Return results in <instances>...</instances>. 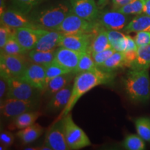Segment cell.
Returning a JSON list of instances; mask_svg holds the SVG:
<instances>
[{"mask_svg": "<svg viewBox=\"0 0 150 150\" xmlns=\"http://www.w3.org/2000/svg\"><path fill=\"white\" fill-rule=\"evenodd\" d=\"M114 79V74L104 71L99 67L95 70L78 73L76 74L69 102L61 112L57 120L63 118L71 112L79 99L91 89L98 86L110 83Z\"/></svg>", "mask_w": 150, "mask_h": 150, "instance_id": "obj_1", "label": "cell"}, {"mask_svg": "<svg viewBox=\"0 0 150 150\" xmlns=\"http://www.w3.org/2000/svg\"><path fill=\"white\" fill-rule=\"evenodd\" d=\"M127 96L136 102H147L150 99V79L148 70L130 69L123 79Z\"/></svg>", "mask_w": 150, "mask_h": 150, "instance_id": "obj_2", "label": "cell"}, {"mask_svg": "<svg viewBox=\"0 0 150 150\" xmlns=\"http://www.w3.org/2000/svg\"><path fill=\"white\" fill-rule=\"evenodd\" d=\"M70 12L71 7L62 3L35 11L29 18L35 28L55 30Z\"/></svg>", "mask_w": 150, "mask_h": 150, "instance_id": "obj_3", "label": "cell"}, {"mask_svg": "<svg viewBox=\"0 0 150 150\" xmlns=\"http://www.w3.org/2000/svg\"><path fill=\"white\" fill-rule=\"evenodd\" d=\"M97 21L91 22L80 18L71 11L55 29L62 33H96L102 27Z\"/></svg>", "mask_w": 150, "mask_h": 150, "instance_id": "obj_4", "label": "cell"}, {"mask_svg": "<svg viewBox=\"0 0 150 150\" xmlns=\"http://www.w3.org/2000/svg\"><path fill=\"white\" fill-rule=\"evenodd\" d=\"M30 63L25 55L0 54V75L6 79L21 77Z\"/></svg>", "mask_w": 150, "mask_h": 150, "instance_id": "obj_5", "label": "cell"}, {"mask_svg": "<svg viewBox=\"0 0 150 150\" xmlns=\"http://www.w3.org/2000/svg\"><path fill=\"white\" fill-rule=\"evenodd\" d=\"M65 136L70 149L78 150L91 145V142L83 129L73 120L70 112L63 118Z\"/></svg>", "mask_w": 150, "mask_h": 150, "instance_id": "obj_6", "label": "cell"}, {"mask_svg": "<svg viewBox=\"0 0 150 150\" xmlns=\"http://www.w3.org/2000/svg\"><path fill=\"white\" fill-rule=\"evenodd\" d=\"M40 106L39 100H22L5 99L0 104V113L4 120H13L20 114L36 110Z\"/></svg>", "mask_w": 150, "mask_h": 150, "instance_id": "obj_7", "label": "cell"}, {"mask_svg": "<svg viewBox=\"0 0 150 150\" xmlns=\"http://www.w3.org/2000/svg\"><path fill=\"white\" fill-rule=\"evenodd\" d=\"M8 81V91L6 99L22 100H39L42 91L35 88L20 77L10 78Z\"/></svg>", "mask_w": 150, "mask_h": 150, "instance_id": "obj_8", "label": "cell"}, {"mask_svg": "<svg viewBox=\"0 0 150 150\" xmlns=\"http://www.w3.org/2000/svg\"><path fill=\"white\" fill-rule=\"evenodd\" d=\"M45 145L52 150H70L65 136L63 119L57 120L49 127L46 131Z\"/></svg>", "mask_w": 150, "mask_h": 150, "instance_id": "obj_9", "label": "cell"}, {"mask_svg": "<svg viewBox=\"0 0 150 150\" xmlns=\"http://www.w3.org/2000/svg\"><path fill=\"white\" fill-rule=\"evenodd\" d=\"M95 33H63L60 47L84 52L91 45Z\"/></svg>", "mask_w": 150, "mask_h": 150, "instance_id": "obj_10", "label": "cell"}, {"mask_svg": "<svg viewBox=\"0 0 150 150\" xmlns=\"http://www.w3.org/2000/svg\"><path fill=\"white\" fill-rule=\"evenodd\" d=\"M71 11L80 18L91 22L97 21L99 6L94 0H70Z\"/></svg>", "mask_w": 150, "mask_h": 150, "instance_id": "obj_11", "label": "cell"}, {"mask_svg": "<svg viewBox=\"0 0 150 150\" xmlns=\"http://www.w3.org/2000/svg\"><path fill=\"white\" fill-rule=\"evenodd\" d=\"M129 18L127 15H125L115 10L106 11L99 13L97 21L107 30L124 29L128 24Z\"/></svg>", "mask_w": 150, "mask_h": 150, "instance_id": "obj_12", "label": "cell"}, {"mask_svg": "<svg viewBox=\"0 0 150 150\" xmlns=\"http://www.w3.org/2000/svg\"><path fill=\"white\" fill-rule=\"evenodd\" d=\"M1 23L13 29L21 27L35 28L31 20L27 15L16 8H7L2 13H0Z\"/></svg>", "mask_w": 150, "mask_h": 150, "instance_id": "obj_13", "label": "cell"}, {"mask_svg": "<svg viewBox=\"0 0 150 150\" xmlns=\"http://www.w3.org/2000/svg\"><path fill=\"white\" fill-rule=\"evenodd\" d=\"M42 93L46 87L45 68L42 65L30 62L25 72L20 77Z\"/></svg>", "mask_w": 150, "mask_h": 150, "instance_id": "obj_14", "label": "cell"}, {"mask_svg": "<svg viewBox=\"0 0 150 150\" xmlns=\"http://www.w3.org/2000/svg\"><path fill=\"white\" fill-rule=\"evenodd\" d=\"M83 54V52L59 47L56 50L54 61L65 69L74 73Z\"/></svg>", "mask_w": 150, "mask_h": 150, "instance_id": "obj_15", "label": "cell"}, {"mask_svg": "<svg viewBox=\"0 0 150 150\" xmlns=\"http://www.w3.org/2000/svg\"><path fill=\"white\" fill-rule=\"evenodd\" d=\"M40 29L31 27H21L15 29L13 36L20 45L27 51L35 48L40 38Z\"/></svg>", "mask_w": 150, "mask_h": 150, "instance_id": "obj_16", "label": "cell"}, {"mask_svg": "<svg viewBox=\"0 0 150 150\" xmlns=\"http://www.w3.org/2000/svg\"><path fill=\"white\" fill-rule=\"evenodd\" d=\"M63 33L55 30L40 29V38L35 46V50L52 51L60 47Z\"/></svg>", "mask_w": 150, "mask_h": 150, "instance_id": "obj_17", "label": "cell"}, {"mask_svg": "<svg viewBox=\"0 0 150 150\" xmlns=\"http://www.w3.org/2000/svg\"><path fill=\"white\" fill-rule=\"evenodd\" d=\"M73 83L69 84L54 94L47 104L45 109L50 112H57L62 111L68 104L72 95Z\"/></svg>", "mask_w": 150, "mask_h": 150, "instance_id": "obj_18", "label": "cell"}, {"mask_svg": "<svg viewBox=\"0 0 150 150\" xmlns=\"http://www.w3.org/2000/svg\"><path fill=\"white\" fill-rule=\"evenodd\" d=\"M74 75H76L74 73L70 72L61 74L52 79L47 84L45 89L42 92V94H44L45 97L51 98L54 94L63 89L67 84L71 83L75 78Z\"/></svg>", "mask_w": 150, "mask_h": 150, "instance_id": "obj_19", "label": "cell"}, {"mask_svg": "<svg viewBox=\"0 0 150 150\" xmlns=\"http://www.w3.org/2000/svg\"><path fill=\"white\" fill-rule=\"evenodd\" d=\"M41 115L42 113L37 110L24 112L13 120L9 128L11 130H15V129L20 130V129L26 128L34 124Z\"/></svg>", "mask_w": 150, "mask_h": 150, "instance_id": "obj_20", "label": "cell"}, {"mask_svg": "<svg viewBox=\"0 0 150 150\" xmlns=\"http://www.w3.org/2000/svg\"><path fill=\"white\" fill-rule=\"evenodd\" d=\"M45 129L38 123H34L26 128L20 129L17 132L16 136L24 145L34 142L44 132Z\"/></svg>", "mask_w": 150, "mask_h": 150, "instance_id": "obj_21", "label": "cell"}, {"mask_svg": "<svg viewBox=\"0 0 150 150\" xmlns=\"http://www.w3.org/2000/svg\"><path fill=\"white\" fill-rule=\"evenodd\" d=\"M56 50L52 51H40L33 49L27 53V58L31 63L45 67L54 61Z\"/></svg>", "mask_w": 150, "mask_h": 150, "instance_id": "obj_22", "label": "cell"}, {"mask_svg": "<svg viewBox=\"0 0 150 150\" xmlns=\"http://www.w3.org/2000/svg\"><path fill=\"white\" fill-rule=\"evenodd\" d=\"M111 47L107 29L102 27L95 33L92 41L91 45L92 53H97Z\"/></svg>", "mask_w": 150, "mask_h": 150, "instance_id": "obj_23", "label": "cell"}, {"mask_svg": "<svg viewBox=\"0 0 150 150\" xmlns=\"http://www.w3.org/2000/svg\"><path fill=\"white\" fill-rule=\"evenodd\" d=\"M124 31L127 33L150 31V16L138 15L127 24Z\"/></svg>", "mask_w": 150, "mask_h": 150, "instance_id": "obj_24", "label": "cell"}, {"mask_svg": "<svg viewBox=\"0 0 150 150\" xmlns=\"http://www.w3.org/2000/svg\"><path fill=\"white\" fill-rule=\"evenodd\" d=\"M150 67V45L138 47L137 56L130 69L148 70Z\"/></svg>", "mask_w": 150, "mask_h": 150, "instance_id": "obj_25", "label": "cell"}, {"mask_svg": "<svg viewBox=\"0 0 150 150\" xmlns=\"http://www.w3.org/2000/svg\"><path fill=\"white\" fill-rule=\"evenodd\" d=\"M123 67H126L123 52L116 51L99 68L106 72H112L114 70Z\"/></svg>", "mask_w": 150, "mask_h": 150, "instance_id": "obj_26", "label": "cell"}, {"mask_svg": "<svg viewBox=\"0 0 150 150\" xmlns=\"http://www.w3.org/2000/svg\"><path fill=\"white\" fill-rule=\"evenodd\" d=\"M107 31L112 47L117 52H125L128 42L127 35L117 30H107Z\"/></svg>", "mask_w": 150, "mask_h": 150, "instance_id": "obj_27", "label": "cell"}, {"mask_svg": "<svg viewBox=\"0 0 150 150\" xmlns=\"http://www.w3.org/2000/svg\"><path fill=\"white\" fill-rule=\"evenodd\" d=\"M97 67V65H95V61H94L91 48L90 47L82 54L81 57L80 58L77 67H76V70H74V73L75 74H76L78 73L95 70Z\"/></svg>", "mask_w": 150, "mask_h": 150, "instance_id": "obj_28", "label": "cell"}, {"mask_svg": "<svg viewBox=\"0 0 150 150\" xmlns=\"http://www.w3.org/2000/svg\"><path fill=\"white\" fill-rule=\"evenodd\" d=\"M0 50L1 53L10 55H26L28 53V51L24 50L17 41L13 35L8 39L5 45Z\"/></svg>", "mask_w": 150, "mask_h": 150, "instance_id": "obj_29", "label": "cell"}, {"mask_svg": "<svg viewBox=\"0 0 150 150\" xmlns=\"http://www.w3.org/2000/svg\"><path fill=\"white\" fill-rule=\"evenodd\" d=\"M122 146L128 150H143L145 149V140L139 135L129 134L122 142Z\"/></svg>", "mask_w": 150, "mask_h": 150, "instance_id": "obj_30", "label": "cell"}, {"mask_svg": "<svg viewBox=\"0 0 150 150\" xmlns=\"http://www.w3.org/2000/svg\"><path fill=\"white\" fill-rule=\"evenodd\" d=\"M137 133L145 141L150 142V118L138 117L135 120Z\"/></svg>", "mask_w": 150, "mask_h": 150, "instance_id": "obj_31", "label": "cell"}, {"mask_svg": "<svg viewBox=\"0 0 150 150\" xmlns=\"http://www.w3.org/2000/svg\"><path fill=\"white\" fill-rule=\"evenodd\" d=\"M45 0H11L12 8L28 15L35 7Z\"/></svg>", "mask_w": 150, "mask_h": 150, "instance_id": "obj_32", "label": "cell"}, {"mask_svg": "<svg viewBox=\"0 0 150 150\" xmlns=\"http://www.w3.org/2000/svg\"><path fill=\"white\" fill-rule=\"evenodd\" d=\"M144 0H134L132 2L123 6L117 9L119 12L125 15H141L143 13Z\"/></svg>", "mask_w": 150, "mask_h": 150, "instance_id": "obj_33", "label": "cell"}, {"mask_svg": "<svg viewBox=\"0 0 150 150\" xmlns=\"http://www.w3.org/2000/svg\"><path fill=\"white\" fill-rule=\"evenodd\" d=\"M45 74H46V86L50 80L56 77V76H60L61 74H67L71 72L68 71L64 67L61 66L59 63H57L54 61L52 62L50 64L45 67Z\"/></svg>", "mask_w": 150, "mask_h": 150, "instance_id": "obj_34", "label": "cell"}, {"mask_svg": "<svg viewBox=\"0 0 150 150\" xmlns=\"http://www.w3.org/2000/svg\"><path fill=\"white\" fill-rule=\"evenodd\" d=\"M116 51L113 48H109L104 51L97 52V53H93V57L95 61V65L97 67H99L104 64L105 61L107 60L114 52Z\"/></svg>", "mask_w": 150, "mask_h": 150, "instance_id": "obj_35", "label": "cell"}, {"mask_svg": "<svg viewBox=\"0 0 150 150\" xmlns=\"http://www.w3.org/2000/svg\"><path fill=\"white\" fill-rule=\"evenodd\" d=\"M15 29L1 24L0 26V49H1L10 38L13 35Z\"/></svg>", "mask_w": 150, "mask_h": 150, "instance_id": "obj_36", "label": "cell"}, {"mask_svg": "<svg viewBox=\"0 0 150 150\" xmlns=\"http://www.w3.org/2000/svg\"><path fill=\"white\" fill-rule=\"evenodd\" d=\"M137 46L140 47L150 45V31H139L134 36Z\"/></svg>", "mask_w": 150, "mask_h": 150, "instance_id": "obj_37", "label": "cell"}, {"mask_svg": "<svg viewBox=\"0 0 150 150\" xmlns=\"http://www.w3.org/2000/svg\"><path fill=\"white\" fill-rule=\"evenodd\" d=\"M14 135L8 131H1L0 134V142L1 145L9 147L13 145L14 142Z\"/></svg>", "mask_w": 150, "mask_h": 150, "instance_id": "obj_38", "label": "cell"}, {"mask_svg": "<svg viewBox=\"0 0 150 150\" xmlns=\"http://www.w3.org/2000/svg\"><path fill=\"white\" fill-rule=\"evenodd\" d=\"M125 61V67L130 68L137 56V50H127L122 52Z\"/></svg>", "mask_w": 150, "mask_h": 150, "instance_id": "obj_39", "label": "cell"}, {"mask_svg": "<svg viewBox=\"0 0 150 150\" xmlns=\"http://www.w3.org/2000/svg\"><path fill=\"white\" fill-rule=\"evenodd\" d=\"M7 91H8V81L6 79L1 76L0 78V103L2 102L4 100L5 97H6Z\"/></svg>", "mask_w": 150, "mask_h": 150, "instance_id": "obj_40", "label": "cell"}, {"mask_svg": "<svg viewBox=\"0 0 150 150\" xmlns=\"http://www.w3.org/2000/svg\"><path fill=\"white\" fill-rule=\"evenodd\" d=\"M134 0H112V10H117V9L122 7L123 6L132 2Z\"/></svg>", "mask_w": 150, "mask_h": 150, "instance_id": "obj_41", "label": "cell"}, {"mask_svg": "<svg viewBox=\"0 0 150 150\" xmlns=\"http://www.w3.org/2000/svg\"><path fill=\"white\" fill-rule=\"evenodd\" d=\"M143 14L150 16V0H144Z\"/></svg>", "mask_w": 150, "mask_h": 150, "instance_id": "obj_42", "label": "cell"}, {"mask_svg": "<svg viewBox=\"0 0 150 150\" xmlns=\"http://www.w3.org/2000/svg\"><path fill=\"white\" fill-rule=\"evenodd\" d=\"M108 1H109V0H99L97 5H98V6L99 7V8H103L104 6H106V4H107Z\"/></svg>", "mask_w": 150, "mask_h": 150, "instance_id": "obj_43", "label": "cell"}, {"mask_svg": "<svg viewBox=\"0 0 150 150\" xmlns=\"http://www.w3.org/2000/svg\"><path fill=\"white\" fill-rule=\"evenodd\" d=\"M39 150H52V149L50 147H49L48 145H45L42 147H39Z\"/></svg>", "mask_w": 150, "mask_h": 150, "instance_id": "obj_44", "label": "cell"}, {"mask_svg": "<svg viewBox=\"0 0 150 150\" xmlns=\"http://www.w3.org/2000/svg\"><path fill=\"white\" fill-rule=\"evenodd\" d=\"M25 150H39V147H27L24 148Z\"/></svg>", "mask_w": 150, "mask_h": 150, "instance_id": "obj_45", "label": "cell"}]
</instances>
